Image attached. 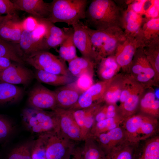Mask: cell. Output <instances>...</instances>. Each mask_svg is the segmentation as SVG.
<instances>
[{"label": "cell", "mask_w": 159, "mask_h": 159, "mask_svg": "<svg viewBox=\"0 0 159 159\" xmlns=\"http://www.w3.org/2000/svg\"><path fill=\"white\" fill-rule=\"evenodd\" d=\"M124 10L113 0H92L86 9L84 24L96 30L121 28Z\"/></svg>", "instance_id": "6da1fadb"}, {"label": "cell", "mask_w": 159, "mask_h": 159, "mask_svg": "<svg viewBox=\"0 0 159 159\" xmlns=\"http://www.w3.org/2000/svg\"><path fill=\"white\" fill-rule=\"evenodd\" d=\"M84 25L100 61L102 58L114 55L118 46L127 38L124 31L120 27L96 30Z\"/></svg>", "instance_id": "7a4b0ae2"}, {"label": "cell", "mask_w": 159, "mask_h": 159, "mask_svg": "<svg viewBox=\"0 0 159 159\" xmlns=\"http://www.w3.org/2000/svg\"><path fill=\"white\" fill-rule=\"evenodd\" d=\"M87 0H54L50 3L47 18L53 23L63 22L72 25L85 17Z\"/></svg>", "instance_id": "3957f363"}, {"label": "cell", "mask_w": 159, "mask_h": 159, "mask_svg": "<svg viewBox=\"0 0 159 159\" xmlns=\"http://www.w3.org/2000/svg\"><path fill=\"white\" fill-rule=\"evenodd\" d=\"M21 116L26 129L39 136L59 132L58 119L53 111L50 112L31 107L26 108L22 110Z\"/></svg>", "instance_id": "277c9868"}, {"label": "cell", "mask_w": 159, "mask_h": 159, "mask_svg": "<svg viewBox=\"0 0 159 159\" xmlns=\"http://www.w3.org/2000/svg\"><path fill=\"white\" fill-rule=\"evenodd\" d=\"M127 73L147 87L157 85L159 82V79L147 59L143 47L137 49Z\"/></svg>", "instance_id": "5b68a950"}, {"label": "cell", "mask_w": 159, "mask_h": 159, "mask_svg": "<svg viewBox=\"0 0 159 159\" xmlns=\"http://www.w3.org/2000/svg\"><path fill=\"white\" fill-rule=\"evenodd\" d=\"M23 60L37 70L68 76V69L65 61L48 51L37 52L24 58Z\"/></svg>", "instance_id": "8992f818"}, {"label": "cell", "mask_w": 159, "mask_h": 159, "mask_svg": "<svg viewBox=\"0 0 159 159\" xmlns=\"http://www.w3.org/2000/svg\"><path fill=\"white\" fill-rule=\"evenodd\" d=\"M156 122L153 117L148 115H131L125 120L124 127L130 140L138 141L147 138L155 132Z\"/></svg>", "instance_id": "52a82bcc"}, {"label": "cell", "mask_w": 159, "mask_h": 159, "mask_svg": "<svg viewBox=\"0 0 159 159\" xmlns=\"http://www.w3.org/2000/svg\"><path fill=\"white\" fill-rule=\"evenodd\" d=\"M36 18L39 22L34 30H23L19 44L22 53L23 59L35 53L44 51L43 42L47 28L44 18Z\"/></svg>", "instance_id": "ba28073f"}, {"label": "cell", "mask_w": 159, "mask_h": 159, "mask_svg": "<svg viewBox=\"0 0 159 159\" xmlns=\"http://www.w3.org/2000/svg\"><path fill=\"white\" fill-rule=\"evenodd\" d=\"M41 136L44 141L47 159H69L73 150L67 146L59 133L45 134Z\"/></svg>", "instance_id": "9c48e42d"}, {"label": "cell", "mask_w": 159, "mask_h": 159, "mask_svg": "<svg viewBox=\"0 0 159 159\" xmlns=\"http://www.w3.org/2000/svg\"><path fill=\"white\" fill-rule=\"evenodd\" d=\"M27 102L30 107L37 109L52 111L57 107L54 91L40 84H36L30 91Z\"/></svg>", "instance_id": "30bf717a"}, {"label": "cell", "mask_w": 159, "mask_h": 159, "mask_svg": "<svg viewBox=\"0 0 159 159\" xmlns=\"http://www.w3.org/2000/svg\"><path fill=\"white\" fill-rule=\"evenodd\" d=\"M72 26L73 29V41L82 57L96 64L99 63L100 60L93 48L89 35L84 23L79 21Z\"/></svg>", "instance_id": "8fae6325"}, {"label": "cell", "mask_w": 159, "mask_h": 159, "mask_svg": "<svg viewBox=\"0 0 159 159\" xmlns=\"http://www.w3.org/2000/svg\"><path fill=\"white\" fill-rule=\"evenodd\" d=\"M113 78L93 84L81 94L76 104L69 109L75 110L87 108L101 102L104 94Z\"/></svg>", "instance_id": "7c38bea8"}, {"label": "cell", "mask_w": 159, "mask_h": 159, "mask_svg": "<svg viewBox=\"0 0 159 159\" xmlns=\"http://www.w3.org/2000/svg\"><path fill=\"white\" fill-rule=\"evenodd\" d=\"M34 78V74L31 70L16 62L0 71V81L14 85L28 86Z\"/></svg>", "instance_id": "4fadbf2b"}, {"label": "cell", "mask_w": 159, "mask_h": 159, "mask_svg": "<svg viewBox=\"0 0 159 159\" xmlns=\"http://www.w3.org/2000/svg\"><path fill=\"white\" fill-rule=\"evenodd\" d=\"M139 47L159 42V17L145 18L135 37Z\"/></svg>", "instance_id": "5bb4252c"}, {"label": "cell", "mask_w": 159, "mask_h": 159, "mask_svg": "<svg viewBox=\"0 0 159 159\" xmlns=\"http://www.w3.org/2000/svg\"><path fill=\"white\" fill-rule=\"evenodd\" d=\"M58 121L59 131L66 137L74 140L83 138L81 131L76 123L72 115V110L57 107L53 110Z\"/></svg>", "instance_id": "9a60e30c"}, {"label": "cell", "mask_w": 159, "mask_h": 159, "mask_svg": "<svg viewBox=\"0 0 159 159\" xmlns=\"http://www.w3.org/2000/svg\"><path fill=\"white\" fill-rule=\"evenodd\" d=\"M21 21L17 14L3 16L0 20V37L19 44L23 31Z\"/></svg>", "instance_id": "2e32d148"}, {"label": "cell", "mask_w": 159, "mask_h": 159, "mask_svg": "<svg viewBox=\"0 0 159 159\" xmlns=\"http://www.w3.org/2000/svg\"><path fill=\"white\" fill-rule=\"evenodd\" d=\"M139 47L135 37L128 36L117 48L114 56L117 63L124 72L127 73L136 51Z\"/></svg>", "instance_id": "e0dca14e"}, {"label": "cell", "mask_w": 159, "mask_h": 159, "mask_svg": "<svg viewBox=\"0 0 159 159\" xmlns=\"http://www.w3.org/2000/svg\"><path fill=\"white\" fill-rule=\"evenodd\" d=\"M100 103L87 108L72 110V115L76 123L79 127L83 138L93 127L95 115L101 108Z\"/></svg>", "instance_id": "ac0fdd59"}, {"label": "cell", "mask_w": 159, "mask_h": 159, "mask_svg": "<svg viewBox=\"0 0 159 159\" xmlns=\"http://www.w3.org/2000/svg\"><path fill=\"white\" fill-rule=\"evenodd\" d=\"M45 21L47 28V32L43 42L44 51H48L50 49L57 47L61 45L67 38L72 28H60L55 26L47 18Z\"/></svg>", "instance_id": "d6986e66"}, {"label": "cell", "mask_w": 159, "mask_h": 159, "mask_svg": "<svg viewBox=\"0 0 159 159\" xmlns=\"http://www.w3.org/2000/svg\"><path fill=\"white\" fill-rule=\"evenodd\" d=\"M53 91L57 107L64 109H69L74 105L82 94L73 84L63 85Z\"/></svg>", "instance_id": "ffe728a7"}, {"label": "cell", "mask_w": 159, "mask_h": 159, "mask_svg": "<svg viewBox=\"0 0 159 159\" xmlns=\"http://www.w3.org/2000/svg\"><path fill=\"white\" fill-rule=\"evenodd\" d=\"M141 14L137 13L132 5L125 9L121 21V28L127 37H135L144 21Z\"/></svg>", "instance_id": "44dd1931"}, {"label": "cell", "mask_w": 159, "mask_h": 159, "mask_svg": "<svg viewBox=\"0 0 159 159\" xmlns=\"http://www.w3.org/2000/svg\"><path fill=\"white\" fill-rule=\"evenodd\" d=\"M19 10L25 11L38 18H47L49 12L50 3L42 0H12Z\"/></svg>", "instance_id": "7402d4cb"}, {"label": "cell", "mask_w": 159, "mask_h": 159, "mask_svg": "<svg viewBox=\"0 0 159 159\" xmlns=\"http://www.w3.org/2000/svg\"><path fill=\"white\" fill-rule=\"evenodd\" d=\"M148 87L138 82L128 98L118 108L121 116L129 117L135 111L141 97Z\"/></svg>", "instance_id": "603a6c76"}, {"label": "cell", "mask_w": 159, "mask_h": 159, "mask_svg": "<svg viewBox=\"0 0 159 159\" xmlns=\"http://www.w3.org/2000/svg\"><path fill=\"white\" fill-rule=\"evenodd\" d=\"M24 93L21 87L0 81V105L16 103L22 98Z\"/></svg>", "instance_id": "cb8c5ba5"}, {"label": "cell", "mask_w": 159, "mask_h": 159, "mask_svg": "<svg viewBox=\"0 0 159 159\" xmlns=\"http://www.w3.org/2000/svg\"><path fill=\"white\" fill-rule=\"evenodd\" d=\"M97 74L102 80L111 79L118 74L121 68L114 55L101 59L98 63Z\"/></svg>", "instance_id": "d4e9b609"}, {"label": "cell", "mask_w": 159, "mask_h": 159, "mask_svg": "<svg viewBox=\"0 0 159 159\" xmlns=\"http://www.w3.org/2000/svg\"><path fill=\"white\" fill-rule=\"evenodd\" d=\"M146 89L140 101L141 110L148 115L153 117L158 116L159 113V100L157 99L155 92L151 87L147 91Z\"/></svg>", "instance_id": "484cf974"}, {"label": "cell", "mask_w": 159, "mask_h": 159, "mask_svg": "<svg viewBox=\"0 0 159 159\" xmlns=\"http://www.w3.org/2000/svg\"><path fill=\"white\" fill-rule=\"evenodd\" d=\"M125 74H118L112 79L103 97L102 101L109 104H116L119 100Z\"/></svg>", "instance_id": "4316f807"}, {"label": "cell", "mask_w": 159, "mask_h": 159, "mask_svg": "<svg viewBox=\"0 0 159 159\" xmlns=\"http://www.w3.org/2000/svg\"><path fill=\"white\" fill-rule=\"evenodd\" d=\"M5 57L15 62L24 65L25 62L18 44L12 43L0 37V57Z\"/></svg>", "instance_id": "83f0119b"}, {"label": "cell", "mask_w": 159, "mask_h": 159, "mask_svg": "<svg viewBox=\"0 0 159 159\" xmlns=\"http://www.w3.org/2000/svg\"><path fill=\"white\" fill-rule=\"evenodd\" d=\"M68 63V70L78 77L86 73L93 74L94 67L96 65L92 62L82 57L77 56Z\"/></svg>", "instance_id": "f1b7e54d"}, {"label": "cell", "mask_w": 159, "mask_h": 159, "mask_svg": "<svg viewBox=\"0 0 159 159\" xmlns=\"http://www.w3.org/2000/svg\"><path fill=\"white\" fill-rule=\"evenodd\" d=\"M34 76L39 82L54 86L65 85L69 80L68 76L37 69L34 73Z\"/></svg>", "instance_id": "f546056e"}, {"label": "cell", "mask_w": 159, "mask_h": 159, "mask_svg": "<svg viewBox=\"0 0 159 159\" xmlns=\"http://www.w3.org/2000/svg\"><path fill=\"white\" fill-rule=\"evenodd\" d=\"M73 29L67 38L60 45L59 50V58L68 62L77 57L73 40Z\"/></svg>", "instance_id": "4dcf8cb0"}, {"label": "cell", "mask_w": 159, "mask_h": 159, "mask_svg": "<svg viewBox=\"0 0 159 159\" xmlns=\"http://www.w3.org/2000/svg\"><path fill=\"white\" fill-rule=\"evenodd\" d=\"M133 159H159L158 139L149 142L142 151H135Z\"/></svg>", "instance_id": "1f68e13d"}, {"label": "cell", "mask_w": 159, "mask_h": 159, "mask_svg": "<svg viewBox=\"0 0 159 159\" xmlns=\"http://www.w3.org/2000/svg\"><path fill=\"white\" fill-rule=\"evenodd\" d=\"M143 48L147 59L159 79V42Z\"/></svg>", "instance_id": "d6a6232c"}, {"label": "cell", "mask_w": 159, "mask_h": 159, "mask_svg": "<svg viewBox=\"0 0 159 159\" xmlns=\"http://www.w3.org/2000/svg\"><path fill=\"white\" fill-rule=\"evenodd\" d=\"M122 129L117 127L106 132L99 134V139L104 145H111L119 141L123 136Z\"/></svg>", "instance_id": "836d02e7"}, {"label": "cell", "mask_w": 159, "mask_h": 159, "mask_svg": "<svg viewBox=\"0 0 159 159\" xmlns=\"http://www.w3.org/2000/svg\"><path fill=\"white\" fill-rule=\"evenodd\" d=\"M31 146L25 143L16 147L8 154L7 159H32Z\"/></svg>", "instance_id": "e575fe53"}, {"label": "cell", "mask_w": 159, "mask_h": 159, "mask_svg": "<svg viewBox=\"0 0 159 159\" xmlns=\"http://www.w3.org/2000/svg\"><path fill=\"white\" fill-rule=\"evenodd\" d=\"M14 127L11 120L0 114V144H4L12 132Z\"/></svg>", "instance_id": "d590c367"}, {"label": "cell", "mask_w": 159, "mask_h": 159, "mask_svg": "<svg viewBox=\"0 0 159 159\" xmlns=\"http://www.w3.org/2000/svg\"><path fill=\"white\" fill-rule=\"evenodd\" d=\"M80 152L82 159H108L104 150L95 146H85Z\"/></svg>", "instance_id": "8d00e7d4"}, {"label": "cell", "mask_w": 159, "mask_h": 159, "mask_svg": "<svg viewBox=\"0 0 159 159\" xmlns=\"http://www.w3.org/2000/svg\"><path fill=\"white\" fill-rule=\"evenodd\" d=\"M32 159H47L44 144L42 138L39 136L31 146Z\"/></svg>", "instance_id": "74e56055"}, {"label": "cell", "mask_w": 159, "mask_h": 159, "mask_svg": "<svg viewBox=\"0 0 159 159\" xmlns=\"http://www.w3.org/2000/svg\"><path fill=\"white\" fill-rule=\"evenodd\" d=\"M93 74L86 73L78 77L73 84L82 93L88 89L93 84Z\"/></svg>", "instance_id": "f35d334b"}, {"label": "cell", "mask_w": 159, "mask_h": 159, "mask_svg": "<svg viewBox=\"0 0 159 159\" xmlns=\"http://www.w3.org/2000/svg\"><path fill=\"white\" fill-rule=\"evenodd\" d=\"M121 116L117 115L115 117L106 118L97 123L96 130L99 134L113 129L117 126L118 122Z\"/></svg>", "instance_id": "ab89813d"}, {"label": "cell", "mask_w": 159, "mask_h": 159, "mask_svg": "<svg viewBox=\"0 0 159 159\" xmlns=\"http://www.w3.org/2000/svg\"><path fill=\"white\" fill-rule=\"evenodd\" d=\"M135 151L127 147L115 149L108 159H133Z\"/></svg>", "instance_id": "60d3db41"}, {"label": "cell", "mask_w": 159, "mask_h": 159, "mask_svg": "<svg viewBox=\"0 0 159 159\" xmlns=\"http://www.w3.org/2000/svg\"><path fill=\"white\" fill-rule=\"evenodd\" d=\"M19 10L17 6L11 0H0V15H13L17 14Z\"/></svg>", "instance_id": "b9f144b4"}, {"label": "cell", "mask_w": 159, "mask_h": 159, "mask_svg": "<svg viewBox=\"0 0 159 159\" xmlns=\"http://www.w3.org/2000/svg\"><path fill=\"white\" fill-rule=\"evenodd\" d=\"M39 24V22L35 17L30 16L21 21V26L23 30L33 31L35 29Z\"/></svg>", "instance_id": "7bdbcfd3"}, {"label": "cell", "mask_w": 159, "mask_h": 159, "mask_svg": "<svg viewBox=\"0 0 159 159\" xmlns=\"http://www.w3.org/2000/svg\"><path fill=\"white\" fill-rule=\"evenodd\" d=\"M12 61L5 57H0V71H3L9 67L12 64Z\"/></svg>", "instance_id": "ee69618b"}, {"label": "cell", "mask_w": 159, "mask_h": 159, "mask_svg": "<svg viewBox=\"0 0 159 159\" xmlns=\"http://www.w3.org/2000/svg\"><path fill=\"white\" fill-rule=\"evenodd\" d=\"M72 155L73 156L72 159H82L79 150H73Z\"/></svg>", "instance_id": "f6af8a7d"}, {"label": "cell", "mask_w": 159, "mask_h": 159, "mask_svg": "<svg viewBox=\"0 0 159 159\" xmlns=\"http://www.w3.org/2000/svg\"><path fill=\"white\" fill-rule=\"evenodd\" d=\"M2 16H2L1 15H0V20L2 18Z\"/></svg>", "instance_id": "bcb514c9"}]
</instances>
